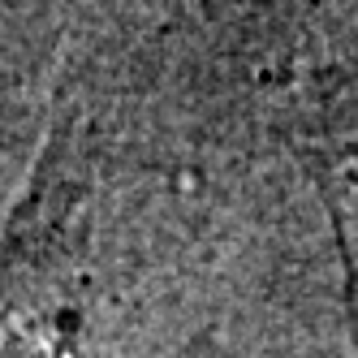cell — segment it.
Returning <instances> with one entry per match:
<instances>
[{"mask_svg":"<svg viewBox=\"0 0 358 358\" xmlns=\"http://www.w3.org/2000/svg\"><path fill=\"white\" fill-rule=\"evenodd\" d=\"M69 194H35L0 238V358H87Z\"/></svg>","mask_w":358,"mask_h":358,"instance_id":"1","label":"cell"}]
</instances>
